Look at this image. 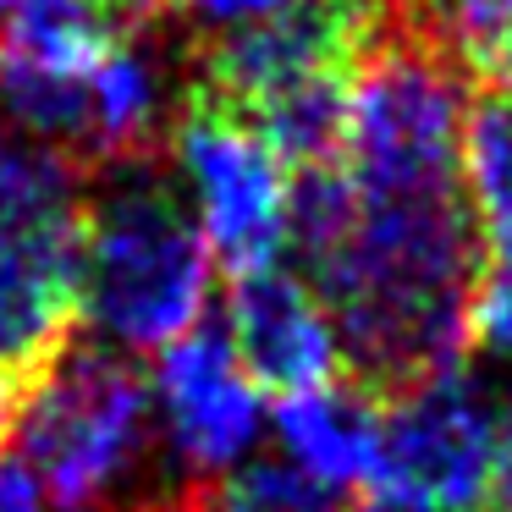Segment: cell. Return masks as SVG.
<instances>
[{
	"label": "cell",
	"instance_id": "obj_1",
	"mask_svg": "<svg viewBox=\"0 0 512 512\" xmlns=\"http://www.w3.org/2000/svg\"><path fill=\"white\" fill-rule=\"evenodd\" d=\"M358 193V188H353ZM309 265L342 364L375 397L463 369L485 248L457 193H358L353 221Z\"/></svg>",
	"mask_w": 512,
	"mask_h": 512
},
{
	"label": "cell",
	"instance_id": "obj_2",
	"mask_svg": "<svg viewBox=\"0 0 512 512\" xmlns=\"http://www.w3.org/2000/svg\"><path fill=\"white\" fill-rule=\"evenodd\" d=\"M215 259L182 204L171 171L149 155L116 160L83 210L78 320L111 353H160L204 325Z\"/></svg>",
	"mask_w": 512,
	"mask_h": 512
},
{
	"label": "cell",
	"instance_id": "obj_3",
	"mask_svg": "<svg viewBox=\"0 0 512 512\" xmlns=\"http://www.w3.org/2000/svg\"><path fill=\"white\" fill-rule=\"evenodd\" d=\"M17 457L50 512H122L155 463L149 380L127 353L61 342L17 397Z\"/></svg>",
	"mask_w": 512,
	"mask_h": 512
},
{
	"label": "cell",
	"instance_id": "obj_4",
	"mask_svg": "<svg viewBox=\"0 0 512 512\" xmlns=\"http://www.w3.org/2000/svg\"><path fill=\"white\" fill-rule=\"evenodd\" d=\"M468 67L424 28H386L347 72L342 171L358 193H457L463 188Z\"/></svg>",
	"mask_w": 512,
	"mask_h": 512
},
{
	"label": "cell",
	"instance_id": "obj_5",
	"mask_svg": "<svg viewBox=\"0 0 512 512\" xmlns=\"http://www.w3.org/2000/svg\"><path fill=\"white\" fill-rule=\"evenodd\" d=\"M83 160L0 127V369L45 364L78 320Z\"/></svg>",
	"mask_w": 512,
	"mask_h": 512
},
{
	"label": "cell",
	"instance_id": "obj_6",
	"mask_svg": "<svg viewBox=\"0 0 512 512\" xmlns=\"http://www.w3.org/2000/svg\"><path fill=\"white\" fill-rule=\"evenodd\" d=\"M171 182L188 204L210 259L226 270L276 265L287 248V160L259 138L243 111L215 94H199L166 127Z\"/></svg>",
	"mask_w": 512,
	"mask_h": 512
},
{
	"label": "cell",
	"instance_id": "obj_7",
	"mask_svg": "<svg viewBox=\"0 0 512 512\" xmlns=\"http://www.w3.org/2000/svg\"><path fill=\"white\" fill-rule=\"evenodd\" d=\"M138 34L111 0H17L0 12V127L89 155L94 72Z\"/></svg>",
	"mask_w": 512,
	"mask_h": 512
},
{
	"label": "cell",
	"instance_id": "obj_8",
	"mask_svg": "<svg viewBox=\"0 0 512 512\" xmlns=\"http://www.w3.org/2000/svg\"><path fill=\"white\" fill-rule=\"evenodd\" d=\"M149 413H155V457H166L171 490L204 501L221 474L248 463L270 430L265 391L237 364L221 325H193L166 342L149 369Z\"/></svg>",
	"mask_w": 512,
	"mask_h": 512
},
{
	"label": "cell",
	"instance_id": "obj_9",
	"mask_svg": "<svg viewBox=\"0 0 512 512\" xmlns=\"http://www.w3.org/2000/svg\"><path fill=\"white\" fill-rule=\"evenodd\" d=\"M380 424H386V474H380L386 496L435 512H479L507 446V424L485 391L468 386L463 369L380 397Z\"/></svg>",
	"mask_w": 512,
	"mask_h": 512
},
{
	"label": "cell",
	"instance_id": "obj_10",
	"mask_svg": "<svg viewBox=\"0 0 512 512\" xmlns=\"http://www.w3.org/2000/svg\"><path fill=\"white\" fill-rule=\"evenodd\" d=\"M380 23L386 17L375 0H309V6L270 17V23L221 34L204 56V78H210L215 100L248 111V105L270 100L303 78L353 72V61L380 34Z\"/></svg>",
	"mask_w": 512,
	"mask_h": 512
},
{
	"label": "cell",
	"instance_id": "obj_11",
	"mask_svg": "<svg viewBox=\"0 0 512 512\" xmlns=\"http://www.w3.org/2000/svg\"><path fill=\"white\" fill-rule=\"evenodd\" d=\"M221 331L237 364L259 380V391H276V397L325 386L342 369V342H336V325L320 292L281 259L237 276Z\"/></svg>",
	"mask_w": 512,
	"mask_h": 512
},
{
	"label": "cell",
	"instance_id": "obj_12",
	"mask_svg": "<svg viewBox=\"0 0 512 512\" xmlns=\"http://www.w3.org/2000/svg\"><path fill=\"white\" fill-rule=\"evenodd\" d=\"M281 457L303 468L309 479L353 496H375L386 474V424H380V397L358 380H325V386L292 391L270 413Z\"/></svg>",
	"mask_w": 512,
	"mask_h": 512
},
{
	"label": "cell",
	"instance_id": "obj_13",
	"mask_svg": "<svg viewBox=\"0 0 512 512\" xmlns=\"http://www.w3.org/2000/svg\"><path fill=\"white\" fill-rule=\"evenodd\" d=\"M463 204L485 259H512V89L490 83L463 122Z\"/></svg>",
	"mask_w": 512,
	"mask_h": 512
},
{
	"label": "cell",
	"instance_id": "obj_14",
	"mask_svg": "<svg viewBox=\"0 0 512 512\" xmlns=\"http://www.w3.org/2000/svg\"><path fill=\"white\" fill-rule=\"evenodd\" d=\"M243 116L259 127V138L287 160V171L336 160L342 155V127H347V72L303 78V83H292V89L270 94V100L248 105Z\"/></svg>",
	"mask_w": 512,
	"mask_h": 512
},
{
	"label": "cell",
	"instance_id": "obj_15",
	"mask_svg": "<svg viewBox=\"0 0 512 512\" xmlns=\"http://www.w3.org/2000/svg\"><path fill=\"white\" fill-rule=\"evenodd\" d=\"M204 512H353L342 490L309 479L287 457H248L221 474L204 496Z\"/></svg>",
	"mask_w": 512,
	"mask_h": 512
},
{
	"label": "cell",
	"instance_id": "obj_16",
	"mask_svg": "<svg viewBox=\"0 0 512 512\" xmlns=\"http://www.w3.org/2000/svg\"><path fill=\"white\" fill-rule=\"evenodd\" d=\"M424 34L446 45L468 72L496 78L512 50V0H413Z\"/></svg>",
	"mask_w": 512,
	"mask_h": 512
},
{
	"label": "cell",
	"instance_id": "obj_17",
	"mask_svg": "<svg viewBox=\"0 0 512 512\" xmlns=\"http://www.w3.org/2000/svg\"><path fill=\"white\" fill-rule=\"evenodd\" d=\"M468 342H485L490 353H512V259H485L468 303Z\"/></svg>",
	"mask_w": 512,
	"mask_h": 512
},
{
	"label": "cell",
	"instance_id": "obj_18",
	"mask_svg": "<svg viewBox=\"0 0 512 512\" xmlns=\"http://www.w3.org/2000/svg\"><path fill=\"white\" fill-rule=\"evenodd\" d=\"M177 23L199 28V34H237V28L270 23V17L292 12V6H309V0H160Z\"/></svg>",
	"mask_w": 512,
	"mask_h": 512
},
{
	"label": "cell",
	"instance_id": "obj_19",
	"mask_svg": "<svg viewBox=\"0 0 512 512\" xmlns=\"http://www.w3.org/2000/svg\"><path fill=\"white\" fill-rule=\"evenodd\" d=\"M0 512H50L45 490L23 468V457H0Z\"/></svg>",
	"mask_w": 512,
	"mask_h": 512
},
{
	"label": "cell",
	"instance_id": "obj_20",
	"mask_svg": "<svg viewBox=\"0 0 512 512\" xmlns=\"http://www.w3.org/2000/svg\"><path fill=\"white\" fill-rule=\"evenodd\" d=\"M479 512H512V430H507V446L496 457V474H490V490L479 501Z\"/></svg>",
	"mask_w": 512,
	"mask_h": 512
},
{
	"label": "cell",
	"instance_id": "obj_21",
	"mask_svg": "<svg viewBox=\"0 0 512 512\" xmlns=\"http://www.w3.org/2000/svg\"><path fill=\"white\" fill-rule=\"evenodd\" d=\"M12 419H17V391H12V375L0 369V452L12 441Z\"/></svg>",
	"mask_w": 512,
	"mask_h": 512
},
{
	"label": "cell",
	"instance_id": "obj_22",
	"mask_svg": "<svg viewBox=\"0 0 512 512\" xmlns=\"http://www.w3.org/2000/svg\"><path fill=\"white\" fill-rule=\"evenodd\" d=\"M358 512H435V507H419V501H402V496L375 490V496H364V507H358Z\"/></svg>",
	"mask_w": 512,
	"mask_h": 512
},
{
	"label": "cell",
	"instance_id": "obj_23",
	"mask_svg": "<svg viewBox=\"0 0 512 512\" xmlns=\"http://www.w3.org/2000/svg\"><path fill=\"white\" fill-rule=\"evenodd\" d=\"M490 83H496V89H512V50H507V61H501V72Z\"/></svg>",
	"mask_w": 512,
	"mask_h": 512
},
{
	"label": "cell",
	"instance_id": "obj_24",
	"mask_svg": "<svg viewBox=\"0 0 512 512\" xmlns=\"http://www.w3.org/2000/svg\"><path fill=\"white\" fill-rule=\"evenodd\" d=\"M12 6H17V0H0V12H12Z\"/></svg>",
	"mask_w": 512,
	"mask_h": 512
}]
</instances>
